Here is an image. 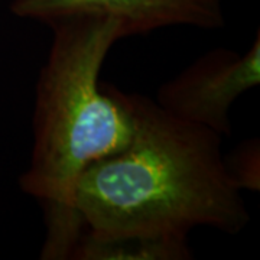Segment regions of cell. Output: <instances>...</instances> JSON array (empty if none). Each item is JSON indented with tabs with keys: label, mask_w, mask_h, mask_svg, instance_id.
<instances>
[{
	"label": "cell",
	"mask_w": 260,
	"mask_h": 260,
	"mask_svg": "<svg viewBox=\"0 0 260 260\" xmlns=\"http://www.w3.org/2000/svg\"><path fill=\"white\" fill-rule=\"evenodd\" d=\"M225 172L240 192L260 189V140L250 138L240 142L230 153L224 155Z\"/></svg>",
	"instance_id": "obj_6"
},
{
	"label": "cell",
	"mask_w": 260,
	"mask_h": 260,
	"mask_svg": "<svg viewBox=\"0 0 260 260\" xmlns=\"http://www.w3.org/2000/svg\"><path fill=\"white\" fill-rule=\"evenodd\" d=\"M129 143L94 162L75 188V210L94 237L188 239L197 227L239 234L250 221L224 167L223 136L167 113L143 94L123 93Z\"/></svg>",
	"instance_id": "obj_1"
},
{
	"label": "cell",
	"mask_w": 260,
	"mask_h": 260,
	"mask_svg": "<svg viewBox=\"0 0 260 260\" xmlns=\"http://www.w3.org/2000/svg\"><path fill=\"white\" fill-rule=\"evenodd\" d=\"M260 84V34L240 54L214 48L158 88L155 102L181 120L225 136L232 133L236 100Z\"/></svg>",
	"instance_id": "obj_3"
},
{
	"label": "cell",
	"mask_w": 260,
	"mask_h": 260,
	"mask_svg": "<svg viewBox=\"0 0 260 260\" xmlns=\"http://www.w3.org/2000/svg\"><path fill=\"white\" fill-rule=\"evenodd\" d=\"M188 239L175 237H94L83 233L71 260H191Z\"/></svg>",
	"instance_id": "obj_5"
},
{
	"label": "cell",
	"mask_w": 260,
	"mask_h": 260,
	"mask_svg": "<svg viewBox=\"0 0 260 260\" xmlns=\"http://www.w3.org/2000/svg\"><path fill=\"white\" fill-rule=\"evenodd\" d=\"M10 13L47 26L70 16H107L120 25L121 39L171 26H225L223 0H12Z\"/></svg>",
	"instance_id": "obj_4"
},
{
	"label": "cell",
	"mask_w": 260,
	"mask_h": 260,
	"mask_svg": "<svg viewBox=\"0 0 260 260\" xmlns=\"http://www.w3.org/2000/svg\"><path fill=\"white\" fill-rule=\"evenodd\" d=\"M48 26L52 44L38 77L34 146L19 186L44 211L41 259L68 260L85 232L75 210L77 182L94 162L129 143L133 119L120 90L100 83L103 64L121 39L120 25L80 15Z\"/></svg>",
	"instance_id": "obj_2"
}]
</instances>
